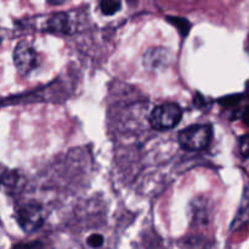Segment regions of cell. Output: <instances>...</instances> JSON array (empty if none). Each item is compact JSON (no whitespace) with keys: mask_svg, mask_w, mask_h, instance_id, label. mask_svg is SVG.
<instances>
[{"mask_svg":"<svg viewBox=\"0 0 249 249\" xmlns=\"http://www.w3.org/2000/svg\"><path fill=\"white\" fill-rule=\"evenodd\" d=\"M104 241H105L104 236L95 233V235H91V236H89V237H88L87 242H88V245L90 246V247L99 248V247H101L102 245H104Z\"/></svg>","mask_w":249,"mask_h":249,"instance_id":"30bf717a","label":"cell"},{"mask_svg":"<svg viewBox=\"0 0 249 249\" xmlns=\"http://www.w3.org/2000/svg\"><path fill=\"white\" fill-rule=\"evenodd\" d=\"M14 62L22 75H27L38 66V55L27 41H19L14 50Z\"/></svg>","mask_w":249,"mask_h":249,"instance_id":"277c9868","label":"cell"},{"mask_svg":"<svg viewBox=\"0 0 249 249\" xmlns=\"http://www.w3.org/2000/svg\"><path fill=\"white\" fill-rule=\"evenodd\" d=\"M16 219L24 232H34L40 228L44 221L43 208L36 202L22 203L16 211Z\"/></svg>","mask_w":249,"mask_h":249,"instance_id":"3957f363","label":"cell"},{"mask_svg":"<svg viewBox=\"0 0 249 249\" xmlns=\"http://www.w3.org/2000/svg\"><path fill=\"white\" fill-rule=\"evenodd\" d=\"M240 152L245 158H249V134L241 138Z\"/></svg>","mask_w":249,"mask_h":249,"instance_id":"8fae6325","label":"cell"},{"mask_svg":"<svg viewBox=\"0 0 249 249\" xmlns=\"http://www.w3.org/2000/svg\"><path fill=\"white\" fill-rule=\"evenodd\" d=\"M248 224H249V185H247V186L245 187L240 209H238L236 218L233 219L231 229H232V230H240V229L245 228V226L248 225Z\"/></svg>","mask_w":249,"mask_h":249,"instance_id":"5b68a950","label":"cell"},{"mask_svg":"<svg viewBox=\"0 0 249 249\" xmlns=\"http://www.w3.org/2000/svg\"><path fill=\"white\" fill-rule=\"evenodd\" d=\"M242 99V95L240 94H236V95H229V96L223 97V99L219 100V104H221L223 106L225 107H231V106H235L237 105L238 102L241 101Z\"/></svg>","mask_w":249,"mask_h":249,"instance_id":"9c48e42d","label":"cell"},{"mask_svg":"<svg viewBox=\"0 0 249 249\" xmlns=\"http://www.w3.org/2000/svg\"><path fill=\"white\" fill-rule=\"evenodd\" d=\"M248 49H249V38H248Z\"/></svg>","mask_w":249,"mask_h":249,"instance_id":"5bb4252c","label":"cell"},{"mask_svg":"<svg viewBox=\"0 0 249 249\" xmlns=\"http://www.w3.org/2000/svg\"><path fill=\"white\" fill-rule=\"evenodd\" d=\"M181 117V108L177 104H164L153 109L150 116V123L157 130H167L177 126Z\"/></svg>","mask_w":249,"mask_h":249,"instance_id":"7a4b0ae2","label":"cell"},{"mask_svg":"<svg viewBox=\"0 0 249 249\" xmlns=\"http://www.w3.org/2000/svg\"><path fill=\"white\" fill-rule=\"evenodd\" d=\"M213 129L208 124H196L184 129L179 134V143L184 150L199 151L209 145Z\"/></svg>","mask_w":249,"mask_h":249,"instance_id":"6da1fadb","label":"cell"},{"mask_svg":"<svg viewBox=\"0 0 249 249\" xmlns=\"http://www.w3.org/2000/svg\"><path fill=\"white\" fill-rule=\"evenodd\" d=\"M242 119H243V123L247 124V125H249V106L245 109V111H243Z\"/></svg>","mask_w":249,"mask_h":249,"instance_id":"4fadbf2b","label":"cell"},{"mask_svg":"<svg viewBox=\"0 0 249 249\" xmlns=\"http://www.w3.org/2000/svg\"><path fill=\"white\" fill-rule=\"evenodd\" d=\"M121 2L116 1V0H104V1L100 2L102 14L107 15V16H111V15H114L116 12H118L121 10Z\"/></svg>","mask_w":249,"mask_h":249,"instance_id":"ba28073f","label":"cell"},{"mask_svg":"<svg viewBox=\"0 0 249 249\" xmlns=\"http://www.w3.org/2000/svg\"><path fill=\"white\" fill-rule=\"evenodd\" d=\"M49 31L53 32H66L68 31V18L65 14H58L56 16H53V18L49 19L48 24Z\"/></svg>","mask_w":249,"mask_h":249,"instance_id":"8992f818","label":"cell"},{"mask_svg":"<svg viewBox=\"0 0 249 249\" xmlns=\"http://www.w3.org/2000/svg\"><path fill=\"white\" fill-rule=\"evenodd\" d=\"M167 19L169 23H172L173 26L177 27V29L179 31V33L181 34L182 36H186L187 34H189L190 29H191V23H190L186 18H182V17L168 16Z\"/></svg>","mask_w":249,"mask_h":249,"instance_id":"52a82bcc","label":"cell"},{"mask_svg":"<svg viewBox=\"0 0 249 249\" xmlns=\"http://www.w3.org/2000/svg\"><path fill=\"white\" fill-rule=\"evenodd\" d=\"M14 249H43V245L40 242L33 243H24V245L16 246Z\"/></svg>","mask_w":249,"mask_h":249,"instance_id":"7c38bea8","label":"cell"}]
</instances>
